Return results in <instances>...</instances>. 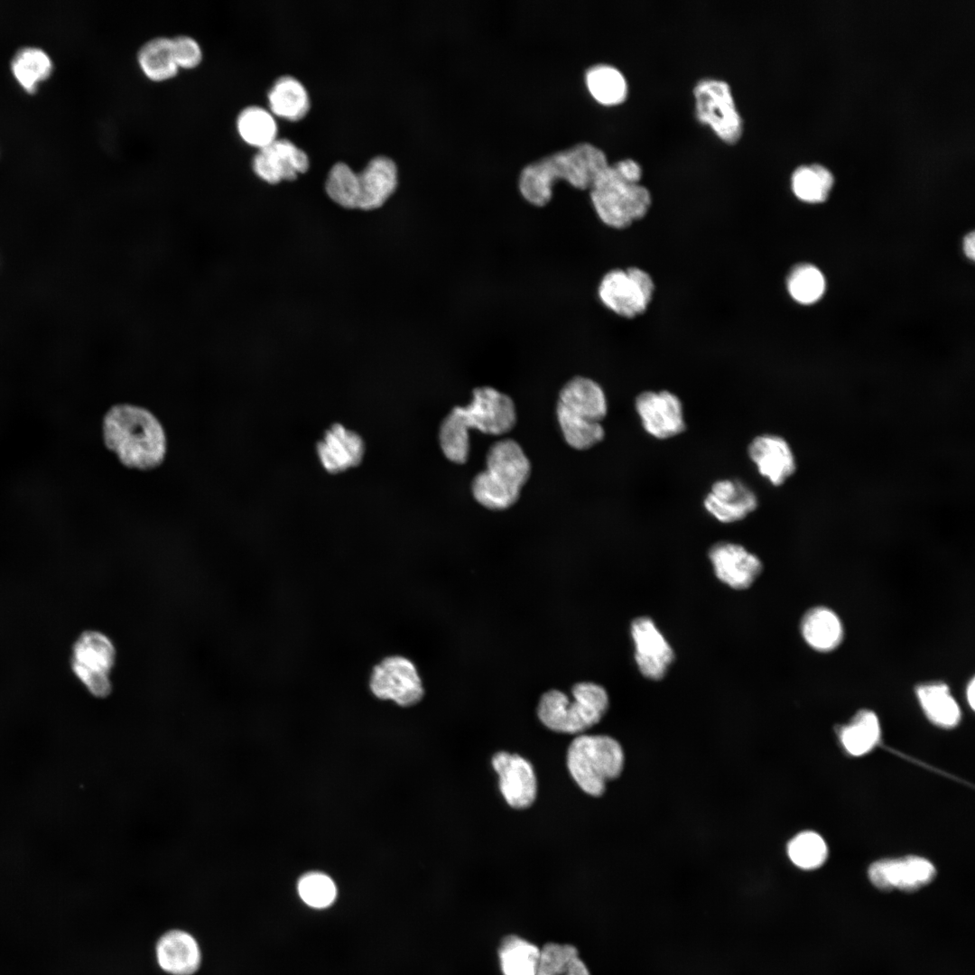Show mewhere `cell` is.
Masks as SVG:
<instances>
[{"mask_svg": "<svg viewBox=\"0 0 975 975\" xmlns=\"http://www.w3.org/2000/svg\"><path fill=\"white\" fill-rule=\"evenodd\" d=\"M608 165L605 153L589 144H577L525 166L519 177L522 197L538 208L552 200L555 181L562 179L578 190H590L598 175Z\"/></svg>", "mask_w": 975, "mask_h": 975, "instance_id": "1", "label": "cell"}, {"mask_svg": "<svg viewBox=\"0 0 975 975\" xmlns=\"http://www.w3.org/2000/svg\"><path fill=\"white\" fill-rule=\"evenodd\" d=\"M102 429L107 449L128 468L153 469L164 459V431L156 417L144 408L115 405L106 413Z\"/></svg>", "mask_w": 975, "mask_h": 975, "instance_id": "2", "label": "cell"}, {"mask_svg": "<svg viewBox=\"0 0 975 975\" xmlns=\"http://www.w3.org/2000/svg\"><path fill=\"white\" fill-rule=\"evenodd\" d=\"M642 168L633 159L609 164L590 188L593 209L602 224L621 230L644 218L652 204L648 189L640 184Z\"/></svg>", "mask_w": 975, "mask_h": 975, "instance_id": "3", "label": "cell"}, {"mask_svg": "<svg viewBox=\"0 0 975 975\" xmlns=\"http://www.w3.org/2000/svg\"><path fill=\"white\" fill-rule=\"evenodd\" d=\"M530 474V461L515 440L496 441L487 452L486 469L472 479L473 497L489 510L507 509L519 499Z\"/></svg>", "mask_w": 975, "mask_h": 975, "instance_id": "4", "label": "cell"}, {"mask_svg": "<svg viewBox=\"0 0 975 975\" xmlns=\"http://www.w3.org/2000/svg\"><path fill=\"white\" fill-rule=\"evenodd\" d=\"M571 692L572 701L558 690H550L542 695L537 715L549 729L567 734L582 733L599 723L606 714L609 699L601 685L580 682L573 685Z\"/></svg>", "mask_w": 975, "mask_h": 975, "instance_id": "5", "label": "cell"}, {"mask_svg": "<svg viewBox=\"0 0 975 975\" xmlns=\"http://www.w3.org/2000/svg\"><path fill=\"white\" fill-rule=\"evenodd\" d=\"M607 413L604 390L590 377L573 376L560 390L556 415L564 440L570 444L582 445L594 440Z\"/></svg>", "mask_w": 975, "mask_h": 975, "instance_id": "6", "label": "cell"}, {"mask_svg": "<svg viewBox=\"0 0 975 975\" xmlns=\"http://www.w3.org/2000/svg\"><path fill=\"white\" fill-rule=\"evenodd\" d=\"M625 754L620 743L606 735H580L567 752V766L577 785L588 794L600 796L608 781L624 768Z\"/></svg>", "mask_w": 975, "mask_h": 975, "instance_id": "7", "label": "cell"}, {"mask_svg": "<svg viewBox=\"0 0 975 975\" xmlns=\"http://www.w3.org/2000/svg\"><path fill=\"white\" fill-rule=\"evenodd\" d=\"M654 292L651 274L637 266L608 270L600 278L597 288L600 303L626 319L642 315L648 309Z\"/></svg>", "mask_w": 975, "mask_h": 975, "instance_id": "8", "label": "cell"}, {"mask_svg": "<svg viewBox=\"0 0 975 975\" xmlns=\"http://www.w3.org/2000/svg\"><path fill=\"white\" fill-rule=\"evenodd\" d=\"M693 96L697 120L709 125L726 144L738 143L743 134V119L729 85L722 79H702L694 86Z\"/></svg>", "mask_w": 975, "mask_h": 975, "instance_id": "9", "label": "cell"}, {"mask_svg": "<svg viewBox=\"0 0 975 975\" xmlns=\"http://www.w3.org/2000/svg\"><path fill=\"white\" fill-rule=\"evenodd\" d=\"M116 662V648L105 634L83 632L72 647V671L93 696L105 698L112 690L110 673Z\"/></svg>", "mask_w": 975, "mask_h": 975, "instance_id": "10", "label": "cell"}, {"mask_svg": "<svg viewBox=\"0 0 975 975\" xmlns=\"http://www.w3.org/2000/svg\"><path fill=\"white\" fill-rule=\"evenodd\" d=\"M450 413L463 430L470 429L501 435L510 432L516 422V411L510 396L491 386H478L472 391L471 402L455 406Z\"/></svg>", "mask_w": 975, "mask_h": 975, "instance_id": "11", "label": "cell"}, {"mask_svg": "<svg viewBox=\"0 0 975 975\" xmlns=\"http://www.w3.org/2000/svg\"><path fill=\"white\" fill-rule=\"evenodd\" d=\"M369 687L376 697L403 707L416 704L424 694L415 665L399 655L386 657L374 667Z\"/></svg>", "mask_w": 975, "mask_h": 975, "instance_id": "12", "label": "cell"}, {"mask_svg": "<svg viewBox=\"0 0 975 975\" xmlns=\"http://www.w3.org/2000/svg\"><path fill=\"white\" fill-rule=\"evenodd\" d=\"M634 405L644 431L655 439H671L686 429L682 403L671 391H643Z\"/></svg>", "mask_w": 975, "mask_h": 975, "instance_id": "13", "label": "cell"}, {"mask_svg": "<svg viewBox=\"0 0 975 975\" xmlns=\"http://www.w3.org/2000/svg\"><path fill=\"white\" fill-rule=\"evenodd\" d=\"M630 635L635 645V662L640 673L651 681H661L675 659V654L655 621L647 616L634 618Z\"/></svg>", "mask_w": 975, "mask_h": 975, "instance_id": "14", "label": "cell"}, {"mask_svg": "<svg viewBox=\"0 0 975 975\" xmlns=\"http://www.w3.org/2000/svg\"><path fill=\"white\" fill-rule=\"evenodd\" d=\"M936 875L934 866L926 859L906 856L881 859L868 868V878L881 891L898 889L915 892L930 884Z\"/></svg>", "mask_w": 975, "mask_h": 975, "instance_id": "15", "label": "cell"}, {"mask_svg": "<svg viewBox=\"0 0 975 975\" xmlns=\"http://www.w3.org/2000/svg\"><path fill=\"white\" fill-rule=\"evenodd\" d=\"M708 558L717 579L736 590L750 588L763 571L760 559L740 543L720 541L710 546Z\"/></svg>", "mask_w": 975, "mask_h": 975, "instance_id": "16", "label": "cell"}, {"mask_svg": "<svg viewBox=\"0 0 975 975\" xmlns=\"http://www.w3.org/2000/svg\"><path fill=\"white\" fill-rule=\"evenodd\" d=\"M310 166L307 153L287 138H276L256 151L251 160L253 172L269 184L292 181Z\"/></svg>", "mask_w": 975, "mask_h": 975, "instance_id": "17", "label": "cell"}, {"mask_svg": "<svg viewBox=\"0 0 975 975\" xmlns=\"http://www.w3.org/2000/svg\"><path fill=\"white\" fill-rule=\"evenodd\" d=\"M757 506L758 499L754 490L738 478L715 481L703 499L706 512L722 524L745 519Z\"/></svg>", "mask_w": 975, "mask_h": 975, "instance_id": "18", "label": "cell"}, {"mask_svg": "<svg viewBox=\"0 0 975 975\" xmlns=\"http://www.w3.org/2000/svg\"><path fill=\"white\" fill-rule=\"evenodd\" d=\"M492 766L499 778V788L506 803L515 809L533 804L537 793L536 777L532 765L517 754L497 752Z\"/></svg>", "mask_w": 975, "mask_h": 975, "instance_id": "19", "label": "cell"}, {"mask_svg": "<svg viewBox=\"0 0 975 975\" xmlns=\"http://www.w3.org/2000/svg\"><path fill=\"white\" fill-rule=\"evenodd\" d=\"M748 455L758 473L774 486L783 485L796 469L790 445L775 434L764 433L752 439Z\"/></svg>", "mask_w": 975, "mask_h": 975, "instance_id": "20", "label": "cell"}, {"mask_svg": "<svg viewBox=\"0 0 975 975\" xmlns=\"http://www.w3.org/2000/svg\"><path fill=\"white\" fill-rule=\"evenodd\" d=\"M154 952L159 968L169 975H193L202 962L198 941L181 929L163 933L155 943Z\"/></svg>", "mask_w": 975, "mask_h": 975, "instance_id": "21", "label": "cell"}, {"mask_svg": "<svg viewBox=\"0 0 975 975\" xmlns=\"http://www.w3.org/2000/svg\"><path fill=\"white\" fill-rule=\"evenodd\" d=\"M358 175V209L371 210L380 208L397 186L395 162L385 155L372 158Z\"/></svg>", "mask_w": 975, "mask_h": 975, "instance_id": "22", "label": "cell"}, {"mask_svg": "<svg viewBox=\"0 0 975 975\" xmlns=\"http://www.w3.org/2000/svg\"><path fill=\"white\" fill-rule=\"evenodd\" d=\"M317 451L324 469L330 473H339L361 462L365 445L358 433L334 424L318 443Z\"/></svg>", "mask_w": 975, "mask_h": 975, "instance_id": "23", "label": "cell"}, {"mask_svg": "<svg viewBox=\"0 0 975 975\" xmlns=\"http://www.w3.org/2000/svg\"><path fill=\"white\" fill-rule=\"evenodd\" d=\"M141 75L155 84L173 80L180 74L172 51V36L155 35L142 42L135 52Z\"/></svg>", "mask_w": 975, "mask_h": 975, "instance_id": "24", "label": "cell"}, {"mask_svg": "<svg viewBox=\"0 0 975 975\" xmlns=\"http://www.w3.org/2000/svg\"><path fill=\"white\" fill-rule=\"evenodd\" d=\"M801 632L804 641L814 650L827 652L842 641L843 627L840 618L826 607H815L802 618Z\"/></svg>", "mask_w": 975, "mask_h": 975, "instance_id": "25", "label": "cell"}, {"mask_svg": "<svg viewBox=\"0 0 975 975\" xmlns=\"http://www.w3.org/2000/svg\"><path fill=\"white\" fill-rule=\"evenodd\" d=\"M268 109L273 115L297 121L310 109L309 94L302 83L291 75L277 78L267 91Z\"/></svg>", "mask_w": 975, "mask_h": 975, "instance_id": "26", "label": "cell"}, {"mask_svg": "<svg viewBox=\"0 0 975 975\" xmlns=\"http://www.w3.org/2000/svg\"><path fill=\"white\" fill-rule=\"evenodd\" d=\"M237 137L246 145L257 150L277 138V124L271 111L259 105H247L236 115L234 121Z\"/></svg>", "mask_w": 975, "mask_h": 975, "instance_id": "27", "label": "cell"}, {"mask_svg": "<svg viewBox=\"0 0 975 975\" xmlns=\"http://www.w3.org/2000/svg\"><path fill=\"white\" fill-rule=\"evenodd\" d=\"M915 693L926 717L933 724L948 729L959 723L961 710L947 684L923 683L916 687Z\"/></svg>", "mask_w": 975, "mask_h": 975, "instance_id": "28", "label": "cell"}, {"mask_svg": "<svg viewBox=\"0 0 975 975\" xmlns=\"http://www.w3.org/2000/svg\"><path fill=\"white\" fill-rule=\"evenodd\" d=\"M498 956L503 975H535L540 949L520 936L509 934L501 941Z\"/></svg>", "mask_w": 975, "mask_h": 975, "instance_id": "29", "label": "cell"}, {"mask_svg": "<svg viewBox=\"0 0 975 975\" xmlns=\"http://www.w3.org/2000/svg\"><path fill=\"white\" fill-rule=\"evenodd\" d=\"M52 66L50 56L37 47L20 49L11 62L15 79L28 93L35 92L38 83L50 77Z\"/></svg>", "mask_w": 975, "mask_h": 975, "instance_id": "30", "label": "cell"}, {"mask_svg": "<svg viewBox=\"0 0 975 975\" xmlns=\"http://www.w3.org/2000/svg\"><path fill=\"white\" fill-rule=\"evenodd\" d=\"M880 738L877 715L867 710L859 711L849 725L840 729V738L852 756H862L874 748Z\"/></svg>", "mask_w": 975, "mask_h": 975, "instance_id": "31", "label": "cell"}, {"mask_svg": "<svg viewBox=\"0 0 975 975\" xmlns=\"http://www.w3.org/2000/svg\"><path fill=\"white\" fill-rule=\"evenodd\" d=\"M586 83L592 97L603 105H618L627 98V80L613 66L599 64L591 67L586 73Z\"/></svg>", "mask_w": 975, "mask_h": 975, "instance_id": "32", "label": "cell"}, {"mask_svg": "<svg viewBox=\"0 0 975 975\" xmlns=\"http://www.w3.org/2000/svg\"><path fill=\"white\" fill-rule=\"evenodd\" d=\"M535 975H590V973L574 946L549 942L540 950Z\"/></svg>", "mask_w": 975, "mask_h": 975, "instance_id": "33", "label": "cell"}, {"mask_svg": "<svg viewBox=\"0 0 975 975\" xmlns=\"http://www.w3.org/2000/svg\"><path fill=\"white\" fill-rule=\"evenodd\" d=\"M833 183L831 172L820 164L798 167L792 175L794 195L807 202L825 200Z\"/></svg>", "mask_w": 975, "mask_h": 975, "instance_id": "34", "label": "cell"}, {"mask_svg": "<svg viewBox=\"0 0 975 975\" xmlns=\"http://www.w3.org/2000/svg\"><path fill=\"white\" fill-rule=\"evenodd\" d=\"M825 285L822 272L810 264L795 265L786 279L788 293L801 304L816 302L823 295Z\"/></svg>", "mask_w": 975, "mask_h": 975, "instance_id": "35", "label": "cell"}, {"mask_svg": "<svg viewBox=\"0 0 975 975\" xmlns=\"http://www.w3.org/2000/svg\"><path fill=\"white\" fill-rule=\"evenodd\" d=\"M325 190L328 196L345 209H358V175L349 165L338 162L330 168Z\"/></svg>", "mask_w": 975, "mask_h": 975, "instance_id": "36", "label": "cell"}, {"mask_svg": "<svg viewBox=\"0 0 975 975\" xmlns=\"http://www.w3.org/2000/svg\"><path fill=\"white\" fill-rule=\"evenodd\" d=\"M791 861L800 868L814 869L826 860L828 850L823 839L813 831H803L794 836L787 845Z\"/></svg>", "mask_w": 975, "mask_h": 975, "instance_id": "37", "label": "cell"}, {"mask_svg": "<svg viewBox=\"0 0 975 975\" xmlns=\"http://www.w3.org/2000/svg\"><path fill=\"white\" fill-rule=\"evenodd\" d=\"M439 441L448 460L458 464L467 462L469 454V432L462 429L450 412L441 423Z\"/></svg>", "mask_w": 975, "mask_h": 975, "instance_id": "38", "label": "cell"}, {"mask_svg": "<svg viewBox=\"0 0 975 975\" xmlns=\"http://www.w3.org/2000/svg\"><path fill=\"white\" fill-rule=\"evenodd\" d=\"M301 898L310 906L324 908L336 897V887L332 879L322 873H308L298 883Z\"/></svg>", "mask_w": 975, "mask_h": 975, "instance_id": "39", "label": "cell"}, {"mask_svg": "<svg viewBox=\"0 0 975 975\" xmlns=\"http://www.w3.org/2000/svg\"><path fill=\"white\" fill-rule=\"evenodd\" d=\"M175 62L180 71H192L203 63L205 55L200 41L188 33L172 36Z\"/></svg>", "mask_w": 975, "mask_h": 975, "instance_id": "40", "label": "cell"}, {"mask_svg": "<svg viewBox=\"0 0 975 975\" xmlns=\"http://www.w3.org/2000/svg\"><path fill=\"white\" fill-rule=\"evenodd\" d=\"M963 251L968 258L974 259L975 255V237L974 232L971 231L967 234L963 239Z\"/></svg>", "mask_w": 975, "mask_h": 975, "instance_id": "41", "label": "cell"}, {"mask_svg": "<svg viewBox=\"0 0 975 975\" xmlns=\"http://www.w3.org/2000/svg\"><path fill=\"white\" fill-rule=\"evenodd\" d=\"M966 697H967V701H968L970 708L974 709V706H975V680H974V678H971V680L970 681V682L967 685Z\"/></svg>", "mask_w": 975, "mask_h": 975, "instance_id": "42", "label": "cell"}]
</instances>
